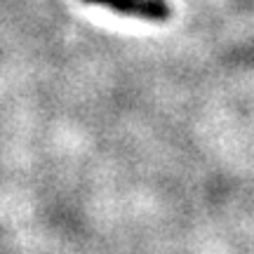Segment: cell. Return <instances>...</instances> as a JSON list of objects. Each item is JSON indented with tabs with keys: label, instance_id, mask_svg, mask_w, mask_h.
Listing matches in <instances>:
<instances>
[{
	"label": "cell",
	"instance_id": "6da1fadb",
	"mask_svg": "<svg viewBox=\"0 0 254 254\" xmlns=\"http://www.w3.org/2000/svg\"><path fill=\"white\" fill-rule=\"evenodd\" d=\"M90 5H104L118 14L146 21H167L172 17V9L165 0H82Z\"/></svg>",
	"mask_w": 254,
	"mask_h": 254
}]
</instances>
